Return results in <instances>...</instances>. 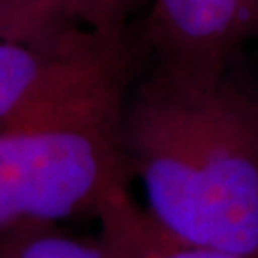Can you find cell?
I'll return each mask as SVG.
<instances>
[{
  "instance_id": "cell-3",
  "label": "cell",
  "mask_w": 258,
  "mask_h": 258,
  "mask_svg": "<svg viewBox=\"0 0 258 258\" xmlns=\"http://www.w3.org/2000/svg\"><path fill=\"white\" fill-rule=\"evenodd\" d=\"M128 81L130 54L122 35L65 25L33 40L0 38V128Z\"/></svg>"
},
{
  "instance_id": "cell-2",
  "label": "cell",
  "mask_w": 258,
  "mask_h": 258,
  "mask_svg": "<svg viewBox=\"0 0 258 258\" xmlns=\"http://www.w3.org/2000/svg\"><path fill=\"white\" fill-rule=\"evenodd\" d=\"M126 96L128 83L111 84L0 128V231L96 214L126 182Z\"/></svg>"
},
{
  "instance_id": "cell-5",
  "label": "cell",
  "mask_w": 258,
  "mask_h": 258,
  "mask_svg": "<svg viewBox=\"0 0 258 258\" xmlns=\"http://www.w3.org/2000/svg\"><path fill=\"white\" fill-rule=\"evenodd\" d=\"M94 216L100 222V241L113 258H258L176 239L130 195L126 182L105 195Z\"/></svg>"
},
{
  "instance_id": "cell-7",
  "label": "cell",
  "mask_w": 258,
  "mask_h": 258,
  "mask_svg": "<svg viewBox=\"0 0 258 258\" xmlns=\"http://www.w3.org/2000/svg\"><path fill=\"white\" fill-rule=\"evenodd\" d=\"M67 19L59 0H0V38L48 37L69 25Z\"/></svg>"
},
{
  "instance_id": "cell-8",
  "label": "cell",
  "mask_w": 258,
  "mask_h": 258,
  "mask_svg": "<svg viewBox=\"0 0 258 258\" xmlns=\"http://www.w3.org/2000/svg\"><path fill=\"white\" fill-rule=\"evenodd\" d=\"M65 16L105 35H122V21L140 0H59Z\"/></svg>"
},
{
  "instance_id": "cell-6",
  "label": "cell",
  "mask_w": 258,
  "mask_h": 258,
  "mask_svg": "<svg viewBox=\"0 0 258 258\" xmlns=\"http://www.w3.org/2000/svg\"><path fill=\"white\" fill-rule=\"evenodd\" d=\"M0 258H113L102 241H86L57 224L0 231Z\"/></svg>"
},
{
  "instance_id": "cell-1",
  "label": "cell",
  "mask_w": 258,
  "mask_h": 258,
  "mask_svg": "<svg viewBox=\"0 0 258 258\" xmlns=\"http://www.w3.org/2000/svg\"><path fill=\"white\" fill-rule=\"evenodd\" d=\"M122 153L144 209L176 239L258 254V90L231 71H153L126 96Z\"/></svg>"
},
{
  "instance_id": "cell-4",
  "label": "cell",
  "mask_w": 258,
  "mask_h": 258,
  "mask_svg": "<svg viewBox=\"0 0 258 258\" xmlns=\"http://www.w3.org/2000/svg\"><path fill=\"white\" fill-rule=\"evenodd\" d=\"M258 37V0H153L148 42L155 69L222 77L245 42Z\"/></svg>"
}]
</instances>
